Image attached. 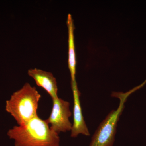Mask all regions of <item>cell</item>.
Instances as JSON below:
<instances>
[{"instance_id": "cell-1", "label": "cell", "mask_w": 146, "mask_h": 146, "mask_svg": "<svg viewBox=\"0 0 146 146\" xmlns=\"http://www.w3.org/2000/svg\"><path fill=\"white\" fill-rule=\"evenodd\" d=\"M15 146H59L58 133L51 129L46 120L38 116L22 125L15 126L7 132Z\"/></svg>"}, {"instance_id": "cell-2", "label": "cell", "mask_w": 146, "mask_h": 146, "mask_svg": "<svg viewBox=\"0 0 146 146\" xmlns=\"http://www.w3.org/2000/svg\"><path fill=\"white\" fill-rule=\"evenodd\" d=\"M41 98L36 87L27 82L7 101L6 111L13 117L18 125H23L38 116L37 110Z\"/></svg>"}, {"instance_id": "cell-3", "label": "cell", "mask_w": 146, "mask_h": 146, "mask_svg": "<svg viewBox=\"0 0 146 146\" xmlns=\"http://www.w3.org/2000/svg\"><path fill=\"white\" fill-rule=\"evenodd\" d=\"M146 79L141 84L126 93L113 92L111 96L118 98L120 101L118 108L112 110L100 123L92 137L89 146H113L120 117L125 108V104L131 94L143 87Z\"/></svg>"}, {"instance_id": "cell-4", "label": "cell", "mask_w": 146, "mask_h": 146, "mask_svg": "<svg viewBox=\"0 0 146 146\" xmlns=\"http://www.w3.org/2000/svg\"><path fill=\"white\" fill-rule=\"evenodd\" d=\"M52 101V110L46 121L50 125L51 129L58 134L70 131L72 124L70 121L72 115L70 102L59 98Z\"/></svg>"}, {"instance_id": "cell-5", "label": "cell", "mask_w": 146, "mask_h": 146, "mask_svg": "<svg viewBox=\"0 0 146 146\" xmlns=\"http://www.w3.org/2000/svg\"><path fill=\"white\" fill-rule=\"evenodd\" d=\"M74 98L73 107V123L71 129V136L77 137L81 134L86 136H90V133L82 115L80 96V93L78 90L77 82L71 83Z\"/></svg>"}, {"instance_id": "cell-6", "label": "cell", "mask_w": 146, "mask_h": 146, "mask_svg": "<svg viewBox=\"0 0 146 146\" xmlns=\"http://www.w3.org/2000/svg\"><path fill=\"white\" fill-rule=\"evenodd\" d=\"M28 74L34 79L37 86L46 91L52 100L58 98L57 81L52 73L35 68L29 70Z\"/></svg>"}, {"instance_id": "cell-7", "label": "cell", "mask_w": 146, "mask_h": 146, "mask_svg": "<svg viewBox=\"0 0 146 146\" xmlns=\"http://www.w3.org/2000/svg\"><path fill=\"white\" fill-rule=\"evenodd\" d=\"M68 31V67L70 72L71 83L76 82V56L74 43V25L72 15L69 14L67 21Z\"/></svg>"}]
</instances>
